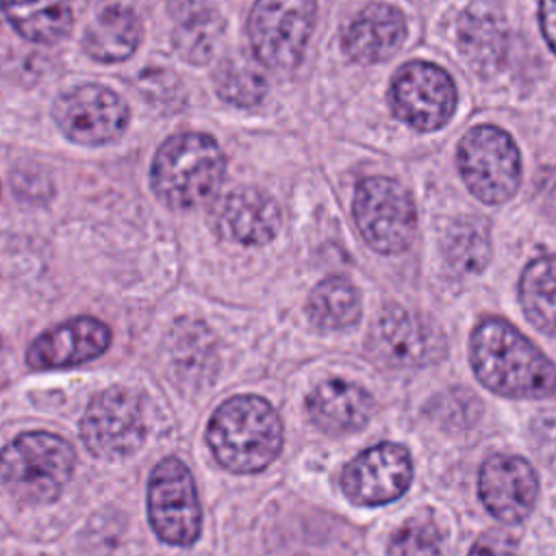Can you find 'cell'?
Masks as SVG:
<instances>
[{"mask_svg":"<svg viewBox=\"0 0 556 556\" xmlns=\"http://www.w3.org/2000/svg\"><path fill=\"white\" fill-rule=\"evenodd\" d=\"M543 193H541V200L545 204V208L556 217V172H552V178L549 180H543Z\"/></svg>","mask_w":556,"mask_h":556,"instance_id":"cell-31","label":"cell"},{"mask_svg":"<svg viewBox=\"0 0 556 556\" xmlns=\"http://www.w3.org/2000/svg\"><path fill=\"white\" fill-rule=\"evenodd\" d=\"M111 345V330L96 317L67 319L39 334L26 350L33 369L74 367L98 358Z\"/></svg>","mask_w":556,"mask_h":556,"instance_id":"cell-15","label":"cell"},{"mask_svg":"<svg viewBox=\"0 0 556 556\" xmlns=\"http://www.w3.org/2000/svg\"><path fill=\"white\" fill-rule=\"evenodd\" d=\"M206 443L224 469L256 473L276 460L282 447V421L265 397L235 395L213 413Z\"/></svg>","mask_w":556,"mask_h":556,"instance_id":"cell-2","label":"cell"},{"mask_svg":"<svg viewBox=\"0 0 556 556\" xmlns=\"http://www.w3.org/2000/svg\"><path fill=\"white\" fill-rule=\"evenodd\" d=\"M167 7H169V13L178 22H185L189 17H195L200 13H206V11L215 9L211 0H167Z\"/></svg>","mask_w":556,"mask_h":556,"instance_id":"cell-29","label":"cell"},{"mask_svg":"<svg viewBox=\"0 0 556 556\" xmlns=\"http://www.w3.org/2000/svg\"><path fill=\"white\" fill-rule=\"evenodd\" d=\"M80 437L85 447L102 460L135 454L146 439L139 395L126 387H109L98 393L80 419Z\"/></svg>","mask_w":556,"mask_h":556,"instance_id":"cell-9","label":"cell"},{"mask_svg":"<svg viewBox=\"0 0 556 556\" xmlns=\"http://www.w3.org/2000/svg\"><path fill=\"white\" fill-rule=\"evenodd\" d=\"M354 222L369 248L395 254L410 245L417 213L408 191L384 176L365 178L354 193Z\"/></svg>","mask_w":556,"mask_h":556,"instance_id":"cell-8","label":"cell"},{"mask_svg":"<svg viewBox=\"0 0 556 556\" xmlns=\"http://www.w3.org/2000/svg\"><path fill=\"white\" fill-rule=\"evenodd\" d=\"M317 0H256L248 17L254 56L278 72L298 67L313 33Z\"/></svg>","mask_w":556,"mask_h":556,"instance_id":"cell-5","label":"cell"},{"mask_svg":"<svg viewBox=\"0 0 556 556\" xmlns=\"http://www.w3.org/2000/svg\"><path fill=\"white\" fill-rule=\"evenodd\" d=\"M141 41L139 17L130 9L111 7L104 9L85 30V52L102 63H115L128 59Z\"/></svg>","mask_w":556,"mask_h":556,"instance_id":"cell-19","label":"cell"},{"mask_svg":"<svg viewBox=\"0 0 556 556\" xmlns=\"http://www.w3.org/2000/svg\"><path fill=\"white\" fill-rule=\"evenodd\" d=\"M9 24L28 41L56 43L72 30L67 0H0Z\"/></svg>","mask_w":556,"mask_h":556,"instance_id":"cell-20","label":"cell"},{"mask_svg":"<svg viewBox=\"0 0 556 556\" xmlns=\"http://www.w3.org/2000/svg\"><path fill=\"white\" fill-rule=\"evenodd\" d=\"M541 28L549 43V48L556 52V0H541Z\"/></svg>","mask_w":556,"mask_h":556,"instance_id":"cell-30","label":"cell"},{"mask_svg":"<svg viewBox=\"0 0 556 556\" xmlns=\"http://www.w3.org/2000/svg\"><path fill=\"white\" fill-rule=\"evenodd\" d=\"M456 159L467 189L484 204H500L519 187V150L497 126L471 128L460 139Z\"/></svg>","mask_w":556,"mask_h":556,"instance_id":"cell-6","label":"cell"},{"mask_svg":"<svg viewBox=\"0 0 556 556\" xmlns=\"http://www.w3.org/2000/svg\"><path fill=\"white\" fill-rule=\"evenodd\" d=\"M389 556H445L443 539L430 521L404 523L389 543Z\"/></svg>","mask_w":556,"mask_h":556,"instance_id":"cell-26","label":"cell"},{"mask_svg":"<svg viewBox=\"0 0 556 556\" xmlns=\"http://www.w3.org/2000/svg\"><path fill=\"white\" fill-rule=\"evenodd\" d=\"M306 313L321 330H345L361 319V295L350 280L332 276L311 291Z\"/></svg>","mask_w":556,"mask_h":556,"instance_id":"cell-22","label":"cell"},{"mask_svg":"<svg viewBox=\"0 0 556 556\" xmlns=\"http://www.w3.org/2000/svg\"><path fill=\"white\" fill-rule=\"evenodd\" d=\"M226 172V156L204 132H178L154 154L150 182L159 200L172 208H193L208 200Z\"/></svg>","mask_w":556,"mask_h":556,"instance_id":"cell-3","label":"cell"},{"mask_svg":"<svg viewBox=\"0 0 556 556\" xmlns=\"http://www.w3.org/2000/svg\"><path fill=\"white\" fill-rule=\"evenodd\" d=\"M369 352L391 367H424L443 356L445 337L432 319L391 306L371 326Z\"/></svg>","mask_w":556,"mask_h":556,"instance_id":"cell-12","label":"cell"},{"mask_svg":"<svg viewBox=\"0 0 556 556\" xmlns=\"http://www.w3.org/2000/svg\"><path fill=\"white\" fill-rule=\"evenodd\" d=\"M306 413L317 428L330 434H345L361 430L369 421L374 397L354 382L328 380L311 391Z\"/></svg>","mask_w":556,"mask_h":556,"instance_id":"cell-18","label":"cell"},{"mask_svg":"<svg viewBox=\"0 0 556 556\" xmlns=\"http://www.w3.org/2000/svg\"><path fill=\"white\" fill-rule=\"evenodd\" d=\"M478 489L486 510L495 519L517 523L530 515L536 502L539 480L528 460L510 454H495L484 460Z\"/></svg>","mask_w":556,"mask_h":556,"instance_id":"cell-14","label":"cell"},{"mask_svg":"<svg viewBox=\"0 0 556 556\" xmlns=\"http://www.w3.org/2000/svg\"><path fill=\"white\" fill-rule=\"evenodd\" d=\"M211 337L202 324H178L172 334V361L178 371L187 376H200L204 367L211 365Z\"/></svg>","mask_w":556,"mask_h":556,"instance_id":"cell-25","label":"cell"},{"mask_svg":"<svg viewBox=\"0 0 556 556\" xmlns=\"http://www.w3.org/2000/svg\"><path fill=\"white\" fill-rule=\"evenodd\" d=\"M74 467V447L52 432H24L0 450V480L24 504L54 502Z\"/></svg>","mask_w":556,"mask_h":556,"instance_id":"cell-4","label":"cell"},{"mask_svg":"<svg viewBox=\"0 0 556 556\" xmlns=\"http://www.w3.org/2000/svg\"><path fill=\"white\" fill-rule=\"evenodd\" d=\"M406 37V24L391 4H369L343 30V50L358 63H378L393 56Z\"/></svg>","mask_w":556,"mask_h":556,"instance_id":"cell-17","label":"cell"},{"mask_svg":"<svg viewBox=\"0 0 556 556\" xmlns=\"http://www.w3.org/2000/svg\"><path fill=\"white\" fill-rule=\"evenodd\" d=\"M215 89L228 104L250 109L263 102L267 80L250 61L228 56L215 70Z\"/></svg>","mask_w":556,"mask_h":556,"instance_id":"cell-23","label":"cell"},{"mask_svg":"<svg viewBox=\"0 0 556 556\" xmlns=\"http://www.w3.org/2000/svg\"><path fill=\"white\" fill-rule=\"evenodd\" d=\"M148 521L154 534L178 547L193 545L202 528V510L195 480L189 467L167 456L154 465L148 478Z\"/></svg>","mask_w":556,"mask_h":556,"instance_id":"cell-7","label":"cell"},{"mask_svg":"<svg viewBox=\"0 0 556 556\" xmlns=\"http://www.w3.org/2000/svg\"><path fill=\"white\" fill-rule=\"evenodd\" d=\"M52 117L61 132L80 146L115 141L128 126L126 102L104 85H78L63 91L52 104Z\"/></svg>","mask_w":556,"mask_h":556,"instance_id":"cell-10","label":"cell"},{"mask_svg":"<svg viewBox=\"0 0 556 556\" xmlns=\"http://www.w3.org/2000/svg\"><path fill=\"white\" fill-rule=\"evenodd\" d=\"M222 35H224V20L215 9H211L185 22H178L172 35V41L176 52L185 61L193 65H202L213 59Z\"/></svg>","mask_w":556,"mask_h":556,"instance_id":"cell-24","label":"cell"},{"mask_svg":"<svg viewBox=\"0 0 556 556\" xmlns=\"http://www.w3.org/2000/svg\"><path fill=\"white\" fill-rule=\"evenodd\" d=\"M519 300L532 326L556 337V256H541L523 269Z\"/></svg>","mask_w":556,"mask_h":556,"instance_id":"cell-21","label":"cell"},{"mask_svg":"<svg viewBox=\"0 0 556 556\" xmlns=\"http://www.w3.org/2000/svg\"><path fill=\"white\" fill-rule=\"evenodd\" d=\"M469 358L478 380L497 395L543 397L556 391L554 363L508 321H482L471 334Z\"/></svg>","mask_w":556,"mask_h":556,"instance_id":"cell-1","label":"cell"},{"mask_svg":"<svg viewBox=\"0 0 556 556\" xmlns=\"http://www.w3.org/2000/svg\"><path fill=\"white\" fill-rule=\"evenodd\" d=\"M530 443L539 460L556 473V408L534 415L530 421Z\"/></svg>","mask_w":556,"mask_h":556,"instance_id":"cell-27","label":"cell"},{"mask_svg":"<svg viewBox=\"0 0 556 556\" xmlns=\"http://www.w3.org/2000/svg\"><path fill=\"white\" fill-rule=\"evenodd\" d=\"M410 480V456L395 443H378L361 452L341 473L343 493L348 500L363 506H378L397 500L404 495Z\"/></svg>","mask_w":556,"mask_h":556,"instance_id":"cell-13","label":"cell"},{"mask_svg":"<svg viewBox=\"0 0 556 556\" xmlns=\"http://www.w3.org/2000/svg\"><path fill=\"white\" fill-rule=\"evenodd\" d=\"M215 228L228 241L263 245L280 228V208L263 189L239 187L226 193L215 206Z\"/></svg>","mask_w":556,"mask_h":556,"instance_id":"cell-16","label":"cell"},{"mask_svg":"<svg viewBox=\"0 0 556 556\" xmlns=\"http://www.w3.org/2000/svg\"><path fill=\"white\" fill-rule=\"evenodd\" d=\"M389 100L395 115L417 130H437L454 113L456 89L445 70L432 63H406L393 78Z\"/></svg>","mask_w":556,"mask_h":556,"instance_id":"cell-11","label":"cell"},{"mask_svg":"<svg viewBox=\"0 0 556 556\" xmlns=\"http://www.w3.org/2000/svg\"><path fill=\"white\" fill-rule=\"evenodd\" d=\"M469 556H519V554H517L515 541L508 534L491 530L473 543Z\"/></svg>","mask_w":556,"mask_h":556,"instance_id":"cell-28","label":"cell"}]
</instances>
